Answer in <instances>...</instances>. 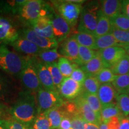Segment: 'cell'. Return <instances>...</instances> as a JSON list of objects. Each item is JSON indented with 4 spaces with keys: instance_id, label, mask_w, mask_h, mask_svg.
<instances>
[{
    "instance_id": "cell-1",
    "label": "cell",
    "mask_w": 129,
    "mask_h": 129,
    "mask_svg": "<svg viewBox=\"0 0 129 129\" xmlns=\"http://www.w3.org/2000/svg\"><path fill=\"white\" fill-rule=\"evenodd\" d=\"M32 92L22 93L9 109L11 118L30 127L38 114L37 96Z\"/></svg>"
},
{
    "instance_id": "cell-39",
    "label": "cell",
    "mask_w": 129,
    "mask_h": 129,
    "mask_svg": "<svg viewBox=\"0 0 129 129\" xmlns=\"http://www.w3.org/2000/svg\"><path fill=\"white\" fill-rule=\"evenodd\" d=\"M117 75L113 73L112 70L109 68H105L98 75L96 78L101 84L107 83H112L115 80Z\"/></svg>"
},
{
    "instance_id": "cell-22",
    "label": "cell",
    "mask_w": 129,
    "mask_h": 129,
    "mask_svg": "<svg viewBox=\"0 0 129 129\" xmlns=\"http://www.w3.org/2000/svg\"><path fill=\"white\" fill-rule=\"evenodd\" d=\"M112 26L111 25L110 19L104 15L100 10L98 18V24L95 30L94 35L96 38L111 33Z\"/></svg>"
},
{
    "instance_id": "cell-52",
    "label": "cell",
    "mask_w": 129,
    "mask_h": 129,
    "mask_svg": "<svg viewBox=\"0 0 129 129\" xmlns=\"http://www.w3.org/2000/svg\"><path fill=\"white\" fill-rule=\"evenodd\" d=\"M124 48L125 51H126V54L129 56V46L125 47Z\"/></svg>"
},
{
    "instance_id": "cell-12",
    "label": "cell",
    "mask_w": 129,
    "mask_h": 129,
    "mask_svg": "<svg viewBox=\"0 0 129 129\" xmlns=\"http://www.w3.org/2000/svg\"><path fill=\"white\" fill-rule=\"evenodd\" d=\"M54 38L58 43H62L70 34L71 26L62 16L55 13L51 17Z\"/></svg>"
},
{
    "instance_id": "cell-50",
    "label": "cell",
    "mask_w": 129,
    "mask_h": 129,
    "mask_svg": "<svg viewBox=\"0 0 129 129\" xmlns=\"http://www.w3.org/2000/svg\"><path fill=\"white\" fill-rule=\"evenodd\" d=\"M99 128L100 129H107V126H106V124L104 123V122H101L99 125Z\"/></svg>"
},
{
    "instance_id": "cell-14",
    "label": "cell",
    "mask_w": 129,
    "mask_h": 129,
    "mask_svg": "<svg viewBox=\"0 0 129 129\" xmlns=\"http://www.w3.org/2000/svg\"><path fill=\"white\" fill-rule=\"evenodd\" d=\"M98 51L105 67L109 68L114 65L126 54L124 48L119 46L111 47Z\"/></svg>"
},
{
    "instance_id": "cell-11",
    "label": "cell",
    "mask_w": 129,
    "mask_h": 129,
    "mask_svg": "<svg viewBox=\"0 0 129 129\" xmlns=\"http://www.w3.org/2000/svg\"><path fill=\"white\" fill-rule=\"evenodd\" d=\"M22 37L29 40L41 49H52L58 47L59 43L55 39H51L41 36L35 32L32 28L24 29L22 30Z\"/></svg>"
},
{
    "instance_id": "cell-30",
    "label": "cell",
    "mask_w": 129,
    "mask_h": 129,
    "mask_svg": "<svg viewBox=\"0 0 129 129\" xmlns=\"http://www.w3.org/2000/svg\"><path fill=\"white\" fill-rule=\"evenodd\" d=\"M100 86L101 84L96 76L87 75L86 78L83 84V91L90 94H97Z\"/></svg>"
},
{
    "instance_id": "cell-5",
    "label": "cell",
    "mask_w": 129,
    "mask_h": 129,
    "mask_svg": "<svg viewBox=\"0 0 129 129\" xmlns=\"http://www.w3.org/2000/svg\"><path fill=\"white\" fill-rule=\"evenodd\" d=\"M54 7L59 12V14L70 25L71 28L74 27L78 22L83 7L81 4L71 3L66 1H52Z\"/></svg>"
},
{
    "instance_id": "cell-41",
    "label": "cell",
    "mask_w": 129,
    "mask_h": 129,
    "mask_svg": "<svg viewBox=\"0 0 129 129\" xmlns=\"http://www.w3.org/2000/svg\"><path fill=\"white\" fill-rule=\"evenodd\" d=\"M6 129H30V127L13 118L4 120Z\"/></svg>"
},
{
    "instance_id": "cell-25",
    "label": "cell",
    "mask_w": 129,
    "mask_h": 129,
    "mask_svg": "<svg viewBox=\"0 0 129 129\" xmlns=\"http://www.w3.org/2000/svg\"><path fill=\"white\" fill-rule=\"evenodd\" d=\"M115 46L120 47V45L112 33L96 38V48H95L96 50H102Z\"/></svg>"
},
{
    "instance_id": "cell-19",
    "label": "cell",
    "mask_w": 129,
    "mask_h": 129,
    "mask_svg": "<svg viewBox=\"0 0 129 129\" xmlns=\"http://www.w3.org/2000/svg\"><path fill=\"white\" fill-rule=\"evenodd\" d=\"M101 10L105 16L110 19L122 12V1L104 0L101 1Z\"/></svg>"
},
{
    "instance_id": "cell-32",
    "label": "cell",
    "mask_w": 129,
    "mask_h": 129,
    "mask_svg": "<svg viewBox=\"0 0 129 129\" xmlns=\"http://www.w3.org/2000/svg\"><path fill=\"white\" fill-rule=\"evenodd\" d=\"M110 69L115 75L129 74V56L126 54Z\"/></svg>"
},
{
    "instance_id": "cell-16",
    "label": "cell",
    "mask_w": 129,
    "mask_h": 129,
    "mask_svg": "<svg viewBox=\"0 0 129 129\" xmlns=\"http://www.w3.org/2000/svg\"><path fill=\"white\" fill-rule=\"evenodd\" d=\"M10 45L16 51L23 53L25 55L28 56V57H37L43 50L22 37H19L18 39Z\"/></svg>"
},
{
    "instance_id": "cell-13",
    "label": "cell",
    "mask_w": 129,
    "mask_h": 129,
    "mask_svg": "<svg viewBox=\"0 0 129 129\" xmlns=\"http://www.w3.org/2000/svg\"><path fill=\"white\" fill-rule=\"evenodd\" d=\"M74 101L77 105L80 116L85 122L99 126L102 122L101 118L90 108L89 105L81 95L80 94L78 98L74 99Z\"/></svg>"
},
{
    "instance_id": "cell-2",
    "label": "cell",
    "mask_w": 129,
    "mask_h": 129,
    "mask_svg": "<svg viewBox=\"0 0 129 129\" xmlns=\"http://www.w3.org/2000/svg\"><path fill=\"white\" fill-rule=\"evenodd\" d=\"M29 57H24L10 50L6 44H0V69L13 76L20 75Z\"/></svg>"
},
{
    "instance_id": "cell-15",
    "label": "cell",
    "mask_w": 129,
    "mask_h": 129,
    "mask_svg": "<svg viewBox=\"0 0 129 129\" xmlns=\"http://www.w3.org/2000/svg\"><path fill=\"white\" fill-rule=\"evenodd\" d=\"M32 59L43 87L46 90H57L53 83L50 72L46 67V64L35 57H32Z\"/></svg>"
},
{
    "instance_id": "cell-27",
    "label": "cell",
    "mask_w": 129,
    "mask_h": 129,
    "mask_svg": "<svg viewBox=\"0 0 129 129\" xmlns=\"http://www.w3.org/2000/svg\"><path fill=\"white\" fill-rule=\"evenodd\" d=\"M38 59L44 63H51L57 62L59 58L62 57L58 52V48L43 50L37 56Z\"/></svg>"
},
{
    "instance_id": "cell-36",
    "label": "cell",
    "mask_w": 129,
    "mask_h": 129,
    "mask_svg": "<svg viewBox=\"0 0 129 129\" xmlns=\"http://www.w3.org/2000/svg\"><path fill=\"white\" fill-rule=\"evenodd\" d=\"M117 104L124 117L129 115V94L127 93H118Z\"/></svg>"
},
{
    "instance_id": "cell-4",
    "label": "cell",
    "mask_w": 129,
    "mask_h": 129,
    "mask_svg": "<svg viewBox=\"0 0 129 129\" xmlns=\"http://www.w3.org/2000/svg\"><path fill=\"white\" fill-rule=\"evenodd\" d=\"M38 114L56 107H61L64 101L57 90H49L42 88L37 92Z\"/></svg>"
},
{
    "instance_id": "cell-8",
    "label": "cell",
    "mask_w": 129,
    "mask_h": 129,
    "mask_svg": "<svg viewBox=\"0 0 129 129\" xmlns=\"http://www.w3.org/2000/svg\"><path fill=\"white\" fill-rule=\"evenodd\" d=\"M58 52L61 56L67 58L72 62L80 65L79 44L72 35L68 37L61 43Z\"/></svg>"
},
{
    "instance_id": "cell-43",
    "label": "cell",
    "mask_w": 129,
    "mask_h": 129,
    "mask_svg": "<svg viewBox=\"0 0 129 129\" xmlns=\"http://www.w3.org/2000/svg\"><path fill=\"white\" fill-rule=\"evenodd\" d=\"M72 129H86L87 122L80 115H75L71 118Z\"/></svg>"
},
{
    "instance_id": "cell-51",
    "label": "cell",
    "mask_w": 129,
    "mask_h": 129,
    "mask_svg": "<svg viewBox=\"0 0 129 129\" xmlns=\"http://www.w3.org/2000/svg\"><path fill=\"white\" fill-rule=\"evenodd\" d=\"M0 129H6L4 120H0Z\"/></svg>"
},
{
    "instance_id": "cell-38",
    "label": "cell",
    "mask_w": 129,
    "mask_h": 129,
    "mask_svg": "<svg viewBox=\"0 0 129 129\" xmlns=\"http://www.w3.org/2000/svg\"><path fill=\"white\" fill-rule=\"evenodd\" d=\"M111 33L117 40L120 47L124 48L129 46V30L118 29L112 26Z\"/></svg>"
},
{
    "instance_id": "cell-31",
    "label": "cell",
    "mask_w": 129,
    "mask_h": 129,
    "mask_svg": "<svg viewBox=\"0 0 129 129\" xmlns=\"http://www.w3.org/2000/svg\"><path fill=\"white\" fill-rule=\"evenodd\" d=\"M118 93L129 92V74L117 75L112 83Z\"/></svg>"
},
{
    "instance_id": "cell-17",
    "label": "cell",
    "mask_w": 129,
    "mask_h": 129,
    "mask_svg": "<svg viewBox=\"0 0 129 129\" xmlns=\"http://www.w3.org/2000/svg\"><path fill=\"white\" fill-rule=\"evenodd\" d=\"M32 29L38 34L46 38L54 39L51 19L47 16H40L30 23Z\"/></svg>"
},
{
    "instance_id": "cell-46",
    "label": "cell",
    "mask_w": 129,
    "mask_h": 129,
    "mask_svg": "<svg viewBox=\"0 0 129 129\" xmlns=\"http://www.w3.org/2000/svg\"><path fill=\"white\" fill-rule=\"evenodd\" d=\"M58 129H72L71 118L69 116L65 115Z\"/></svg>"
},
{
    "instance_id": "cell-42",
    "label": "cell",
    "mask_w": 129,
    "mask_h": 129,
    "mask_svg": "<svg viewBox=\"0 0 129 129\" xmlns=\"http://www.w3.org/2000/svg\"><path fill=\"white\" fill-rule=\"evenodd\" d=\"M86 77L87 74L81 69V68H79L78 66L74 69L70 78H71L72 80L77 82V83L83 84Z\"/></svg>"
},
{
    "instance_id": "cell-3",
    "label": "cell",
    "mask_w": 129,
    "mask_h": 129,
    "mask_svg": "<svg viewBox=\"0 0 129 129\" xmlns=\"http://www.w3.org/2000/svg\"><path fill=\"white\" fill-rule=\"evenodd\" d=\"M101 10L97 2H90L83 7L80 14L78 32L94 35Z\"/></svg>"
},
{
    "instance_id": "cell-26",
    "label": "cell",
    "mask_w": 129,
    "mask_h": 129,
    "mask_svg": "<svg viewBox=\"0 0 129 129\" xmlns=\"http://www.w3.org/2000/svg\"><path fill=\"white\" fill-rule=\"evenodd\" d=\"M72 36L76 40L79 46L86 47L96 50L95 48L96 38L94 35L85 32H78Z\"/></svg>"
},
{
    "instance_id": "cell-48",
    "label": "cell",
    "mask_w": 129,
    "mask_h": 129,
    "mask_svg": "<svg viewBox=\"0 0 129 129\" xmlns=\"http://www.w3.org/2000/svg\"><path fill=\"white\" fill-rule=\"evenodd\" d=\"M119 129H129V117H123L121 119Z\"/></svg>"
},
{
    "instance_id": "cell-33",
    "label": "cell",
    "mask_w": 129,
    "mask_h": 129,
    "mask_svg": "<svg viewBox=\"0 0 129 129\" xmlns=\"http://www.w3.org/2000/svg\"><path fill=\"white\" fill-rule=\"evenodd\" d=\"M46 65L50 72L53 83H54L56 90L58 91V89H59L61 83L63 80L64 77L59 70V68H58L57 62L51 63H47Z\"/></svg>"
},
{
    "instance_id": "cell-37",
    "label": "cell",
    "mask_w": 129,
    "mask_h": 129,
    "mask_svg": "<svg viewBox=\"0 0 129 129\" xmlns=\"http://www.w3.org/2000/svg\"><path fill=\"white\" fill-rule=\"evenodd\" d=\"M30 129H51L50 124L46 113L40 112L30 127Z\"/></svg>"
},
{
    "instance_id": "cell-29",
    "label": "cell",
    "mask_w": 129,
    "mask_h": 129,
    "mask_svg": "<svg viewBox=\"0 0 129 129\" xmlns=\"http://www.w3.org/2000/svg\"><path fill=\"white\" fill-rule=\"evenodd\" d=\"M81 95L85 100L90 108L101 118V112L102 108V105L98 95L90 94V93L84 92V91H83Z\"/></svg>"
},
{
    "instance_id": "cell-6",
    "label": "cell",
    "mask_w": 129,
    "mask_h": 129,
    "mask_svg": "<svg viewBox=\"0 0 129 129\" xmlns=\"http://www.w3.org/2000/svg\"><path fill=\"white\" fill-rule=\"evenodd\" d=\"M22 84L30 92H38L43 87L38 78L32 57H29L28 63L19 75Z\"/></svg>"
},
{
    "instance_id": "cell-40",
    "label": "cell",
    "mask_w": 129,
    "mask_h": 129,
    "mask_svg": "<svg viewBox=\"0 0 129 129\" xmlns=\"http://www.w3.org/2000/svg\"><path fill=\"white\" fill-rule=\"evenodd\" d=\"M10 83L7 77L0 72V101H3L9 94Z\"/></svg>"
},
{
    "instance_id": "cell-20",
    "label": "cell",
    "mask_w": 129,
    "mask_h": 129,
    "mask_svg": "<svg viewBox=\"0 0 129 129\" xmlns=\"http://www.w3.org/2000/svg\"><path fill=\"white\" fill-rule=\"evenodd\" d=\"M105 68L106 67L98 51L96 55L89 62L81 67V69L87 75L96 76Z\"/></svg>"
},
{
    "instance_id": "cell-47",
    "label": "cell",
    "mask_w": 129,
    "mask_h": 129,
    "mask_svg": "<svg viewBox=\"0 0 129 129\" xmlns=\"http://www.w3.org/2000/svg\"><path fill=\"white\" fill-rule=\"evenodd\" d=\"M122 13L129 19V0L122 1Z\"/></svg>"
},
{
    "instance_id": "cell-53",
    "label": "cell",
    "mask_w": 129,
    "mask_h": 129,
    "mask_svg": "<svg viewBox=\"0 0 129 129\" xmlns=\"http://www.w3.org/2000/svg\"><path fill=\"white\" fill-rule=\"evenodd\" d=\"M128 94H129V92H128Z\"/></svg>"
},
{
    "instance_id": "cell-21",
    "label": "cell",
    "mask_w": 129,
    "mask_h": 129,
    "mask_svg": "<svg viewBox=\"0 0 129 129\" xmlns=\"http://www.w3.org/2000/svg\"><path fill=\"white\" fill-rule=\"evenodd\" d=\"M47 117L51 129H58L59 128L62 120L66 115L63 107H56L45 112Z\"/></svg>"
},
{
    "instance_id": "cell-9",
    "label": "cell",
    "mask_w": 129,
    "mask_h": 129,
    "mask_svg": "<svg viewBox=\"0 0 129 129\" xmlns=\"http://www.w3.org/2000/svg\"><path fill=\"white\" fill-rule=\"evenodd\" d=\"M20 37L19 32L12 22L0 16V44H10Z\"/></svg>"
},
{
    "instance_id": "cell-18",
    "label": "cell",
    "mask_w": 129,
    "mask_h": 129,
    "mask_svg": "<svg viewBox=\"0 0 129 129\" xmlns=\"http://www.w3.org/2000/svg\"><path fill=\"white\" fill-rule=\"evenodd\" d=\"M118 93L112 83L101 84L98 92V98L102 106L110 104H117V98Z\"/></svg>"
},
{
    "instance_id": "cell-44",
    "label": "cell",
    "mask_w": 129,
    "mask_h": 129,
    "mask_svg": "<svg viewBox=\"0 0 129 129\" xmlns=\"http://www.w3.org/2000/svg\"><path fill=\"white\" fill-rule=\"evenodd\" d=\"M121 119L119 117H114L105 122L107 126V129H119Z\"/></svg>"
},
{
    "instance_id": "cell-45",
    "label": "cell",
    "mask_w": 129,
    "mask_h": 129,
    "mask_svg": "<svg viewBox=\"0 0 129 129\" xmlns=\"http://www.w3.org/2000/svg\"><path fill=\"white\" fill-rule=\"evenodd\" d=\"M10 108L8 106L2 102V101H0V120H7L9 119L7 117H10L9 114Z\"/></svg>"
},
{
    "instance_id": "cell-35",
    "label": "cell",
    "mask_w": 129,
    "mask_h": 129,
    "mask_svg": "<svg viewBox=\"0 0 129 129\" xmlns=\"http://www.w3.org/2000/svg\"><path fill=\"white\" fill-rule=\"evenodd\" d=\"M113 27L122 30H129V19L123 13H120L110 19Z\"/></svg>"
},
{
    "instance_id": "cell-7",
    "label": "cell",
    "mask_w": 129,
    "mask_h": 129,
    "mask_svg": "<svg viewBox=\"0 0 129 129\" xmlns=\"http://www.w3.org/2000/svg\"><path fill=\"white\" fill-rule=\"evenodd\" d=\"M44 3L41 0H27L20 7L19 14L22 19L30 23L41 16Z\"/></svg>"
},
{
    "instance_id": "cell-24",
    "label": "cell",
    "mask_w": 129,
    "mask_h": 129,
    "mask_svg": "<svg viewBox=\"0 0 129 129\" xmlns=\"http://www.w3.org/2000/svg\"><path fill=\"white\" fill-rule=\"evenodd\" d=\"M26 1V0L0 1V12L4 14H19L20 7Z\"/></svg>"
},
{
    "instance_id": "cell-28",
    "label": "cell",
    "mask_w": 129,
    "mask_h": 129,
    "mask_svg": "<svg viewBox=\"0 0 129 129\" xmlns=\"http://www.w3.org/2000/svg\"><path fill=\"white\" fill-rule=\"evenodd\" d=\"M57 66L64 78H68L71 77L74 69L78 65L62 56L57 61Z\"/></svg>"
},
{
    "instance_id": "cell-23",
    "label": "cell",
    "mask_w": 129,
    "mask_h": 129,
    "mask_svg": "<svg viewBox=\"0 0 129 129\" xmlns=\"http://www.w3.org/2000/svg\"><path fill=\"white\" fill-rule=\"evenodd\" d=\"M114 117H119L120 118H122L124 117L117 104H110L102 106L101 112L102 122L105 123Z\"/></svg>"
},
{
    "instance_id": "cell-34",
    "label": "cell",
    "mask_w": 129,
    "mask_h": 129,
    "mask_svg": "<svg viewBox=\"0 0 129 129\" xmlns=\"http://www.w3.org/2000/svg\"><path fill=\"white\" fill-rule=\"evenodd\" d=\"M98 53V50L82 46H79V61L80 65L83 66L89 62Z\"/></svg>"
},
{
    "instance_id": "cell-10",
    "label": "cell",
    "mask_w": 129,
    "mask_h": 129,
    "mask_svg": "<svg viewBox=\"0 0 129 129\" xmlns=\"http://www.w3.org/2000/svg\"><path fill=\"white\" fill-rule=\"evenodd\" d=\"M83 84L77 83L70 77L64 78L58 89V92L62 98L74 100L83 92Z\"/></svg>"
},
{
    "instance_id": "cell-49",
    "label": "cell",
    "mask_w": 129,
    "mask_h": 129,
    "mask_svg": "<svg viewBox=\"0 0 129 129\" xmlns=\"http://www.w3.org/2000/svg\"><path fill=\"white\" fill-rule=\"evenodd\" d=\"M86 129H100L99 126L98 125L93 124H90L87 123V124Z\"/></svg>"
}]
</instances>
